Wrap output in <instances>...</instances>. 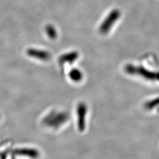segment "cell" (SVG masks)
<instances>
[{"instance_id":"6da1fadb","label":"cell","mask_w":159,"mask_h":159,"mask_svg":"<svg viewBox=\"0 0 159 159\" xmlns=\"http://www.w3.org/2000/svg\"><path fill=\"white\" fill-rule=\"evenodd\" d=\"M120 16L121 12L119 10H112L101 24L99 28L100 33L102 34H107L113 27L114 24L119 19Z\"/></svg>"},{"instance_id":"7a4b0ae2","label":"cell","mask_w":159,"mask_h":159,"mask_svg":"<svg viewBox=\"0 0 159 159\" xmlns=\"http://www.w3.org/2000/svg\"><path fill=\"white\" fill-rule=\"evenodd\" d=\"M27 53L30 57L42 61H47L51 58V54L48 51L35 48H30L27 51Z\"/></svg>"},{"instance_id":"3957f363","label":"cell","mask_w":159,"mask_h":159,"mask_svg":"<svg viewBox=\"0 0 159 159\" xmlns=\"http://www.w3.org/2000/svg\"><path fill=\"white\" fill-rule=\"evenodd\" d=\"M79 57V53L76 51L70 52L67 54H64L59 58V63L61 64H64L66 63L71 64L77 60Z\"/></svg>"},{"instance_id":"277c9868","label":"cell","mask_w":159,"mask_h":159,"mask_svg":"<svg viewBox=\"0 0 159 159\" xmlns=\"http://www.w3.org/2000/svg\"><path fill=\"white\" fill-rule=\"evenodd\" d=\"M85 114V107L83 104H80L79 107V127L81 130H83L84 125V118Z\"/></svg>"},{"instance_id":"5b68a950","label":"cell","mask_w":159,"mask_h":159,"mask_svg":"<svg viewBox=\"0 0 159 159\" xmlns=\"http://www.w3.org/2000/svg\"><path fill=\"white\" fill-rule=\"evenodd\" d=\"M69 75L70 79L75 81H80L82 79V77H83L82 73L79 70L76 68H74L72 70H71L69 73Z\"/></svg>"},{"instance_id":"8992f818","label":"cell","mask_w":159,"mask_h":159,"mask_svg":"<svg viewBox=\"0 0 159 159\" xmlns=\"http://www.w3.org/2000/svg\"><path fill=\"white\" fill-rule=\"evenodd\" d=\"M46 32L48 37L51 39H56L57 36V33L55 27L52 25H48L46 27Z\"/></svg>"},{"instance_id":"52a82bcc","label":"cell","mask_w":159,"mask_h":159,"mask_svg":"<svg viewBox=\"0 0 159 159\" xmlns=\"http://www.w3.org/2000/svg\"><path fill=\"white\" fill-rule=\"evenodd\" d=\"M14 153L18 155H25L35 157L37 155V153L35 152V150H30L27 149H21V150H16L14 151Z\"/></svg>"}]
</instances>
